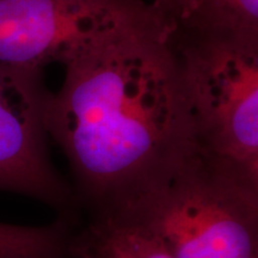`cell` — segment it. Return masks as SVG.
<instances>
[{"instance_id": "obj_1", "label": "cell", "mask_w": 258, "mask_h": 258, "mask_svg": "<svg viewBox=\"0 0 258 258\" xmlns=\"http://www.w3.org/2000/svg\"><path fill=\"white\" fill-rule=\"evenodd\" d=\"M171 24L133 4L60 61L47 131L66 157L74 198L114 211L200 148Z\"/></svg>"}, {"instance_id": "obj_2", "label": "cell", "mask_w": 258, "mask_h": 258, "mask_svg": "<svg viewBox=\"0 0 258 258\" xmlns=\"http://www.w3.org/2000/svg\"><path fill=\"white\" fill-rule=\"evenodd\" d=\"M173 258H258V183L201 151L111 212Z\"/></svg>"}, {"instance_id": "obj_3", "label": "cell", "mask_w": 258, "mask_h": 258, "mask_svg": "<svg viewBox=\"0 0 258 258\" xmlns=\"http://www.w3.org/2000/svg\"><path fill=\"white\" fill-rule=\"evenodd\" d=\"M172 42L200 151L258 183V40L180 25Z\"/></svg>"}, {"instance_id": "obj_4", "label": "cell", "mask_w": 258, "mask_h": 258, "mask_svg": "<svg viewBox=\"0 0 258 258\" xmlns=\"http://www.w3.org/2000/svg\"><path fill=\"white\" fill-rule=\"evenodd\" d=\"M50 96L42 70L0 63V191L34 199L63 217L77 200L49 156Z\"/></svg>"}, {"instance_id": "obj_5", "label": "cell", "mask_w": 258, "mask_h": 258, "mask_svg": "<svg viewBox=\"0 0 258 258\" xmlns=\"http://www.w3.org/2000/svg\"><path fill=\"white\" fill-rule=\"evenodd\" d=\"M134 0H0V63L42 70Z\"/></svg>"}, {"instance_id": "obj_6", "label": "cell", "mask_w": 258, "mask_h": 258, "mask_svg": "<svg viewBox=\"0 0 258 258\" xmlns=\"http://www.w3.org/2000/svg\"><path fill=\"white\" fill-rule=\"evenodd\" d=\"M71 252L73 258H173L150 232L116 213L91 214L73 232Z\"/></svg>"}, {"instance_id": "obj_7", "label": "cell", "mask_w": 258, "mask_h": 258, "mask_svg": "<svg viewBox=\"0 0 258 258\" xmlns=\"http://www.w3.org/2000/svg\"><path fill=\"white\" fill-rule=\"evenodd\" d=\"M73 232L64 217L44 226L0 222V258H72Z\"/></svg>"}, {"instance_id": "obj_8", "label": "cell", "mask_w": 258, "mask_h": 258, "mask_svg": "<svg viewBox=\"0 0 258 258\" xmlns=\"http://www.w3.org/2000/svg\"><path fill=\"white\" fill-rule=\"evenodd\" d=\"M180 25L258 40V0H199Z\"/></svg>"}, {"instance_id": "obj_9", "label": "cell", "mask_w": 258, "mask_h": 258, "mask_svg": "<svg viewBox=\"0 0 258 258\" xmlns=\"http://www.w3.org/2000/svg\"><path fill=\"white\" fill-rule=\"evenodd\" d=\"M199 0H152L150 3L159 14L173 25H179L188 19Z\"/></svg>"}]
</instances>
